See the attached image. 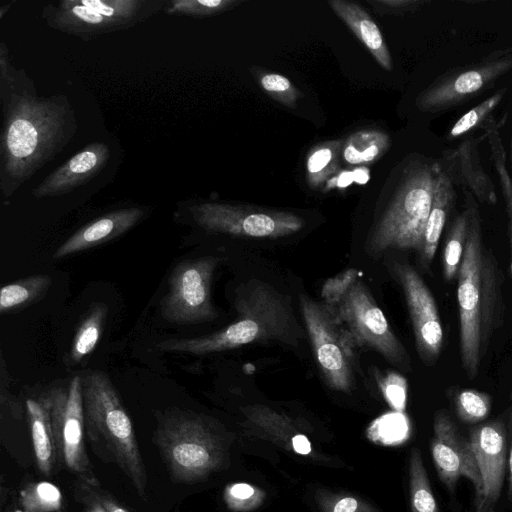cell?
<instances>
[{
  "instance_id": "1",
  "label": "cell",
  "mask_w": 512,
  "mask_h": 512,
  "mask_svg": "<svg viewBox=\"0 0 512 512\" xmlns=\"http://www.w3.org/2000/svg\"><path fill=\"white\" fill-rule=\"evenodd\" d=\"M0 100V189L10 197L67 146L77 123L68 97L39 96L23 69L10 87L0 90Z\"/></svg>"
},
{
  "instance_id": "2",
  "label": "cell",
  "mask_w": 512,
  "mask_h": 512,
  "mask_svg": "<svg viewBox=\"0 0 512 512\" xmlns=\"http://www.w3.org/2000/svg\"><path fill=\"white\" fill-rule=\"evenodd\" d=\"M464 194L469 230L457 274V301L462 368L473 380L493 333L502 324L503 297L498 261L484 244L477 202L469 191Z\"/></svg>"
},
{
  "instance_id": "3",
  "label": "cell",
  "mask_w": 512,
  "mask_h": 512,
  "mask_svg": "<svg viewBox=\"0 0 512 512\" xmlns=\"http://www.w3.org/2000/svg\"><path fill=\"white\" fill-rule=\"evenodd\" d=\"M234 310L235 320L214 333L167 339L156 348L201 356L254 343L278 342L296 347L305 338L289 296L263 280L252 278L237 288Z\"/></svg>"
},
{
  "instance_id": "4",
  "label": "cell",
  "mask_w": 512,
  "mask_h": 512,
  "mask_svg": "<svg viewBox=\"0 0 512 512\" xmlns=\"http://www.w3.org/2000/svg\"><path fill=\"white\" fill-rule=\"evenodd\" d=\"M82 378L85 429L97 453L112 461L145 497L147 474L135 431L119 395L100 370H89Z\"/></svg>"
},
{
  "instance_id": "5",
  "label": "cell",
  "mask_w": 512,
  "mask_h": 512,
  "mask_svg": "<svg viewBox=\"0 0 512 512\" xmlns=\"http://www.w3.org/2000/svg\"><path fill=\"white\" fill-rule=\"evenodd\" d=\"M440 170L435 159L417 156L408 162L392 201L368 238L369 254L391 248L421 252Z\"/></svg>"
},
{
  "instance_id": "6",
  "label": "cell",
  "mask_w": 512,
  "mask_h": 512,
  "mask_svg": "<svg viewBox=\"0 0 512 512\" xmlns=\"http://www.w3.org/2000/svg\"><path fill=\"white\" fill-rule=\"evenodd\" d=\"M155 442L176 483L201 481L222 461L219 438L207 420L191 412L178 411L162 418Z\"/></svg>"
},
{
  "instance_id": "7",
  "label": "cell",
  "mask_w": 512,
  "mask_h": 512,
  "mask_svg": "<svg viewBox=\"0 0 512 512\" xmlns=\"http://www.w3.org/2000/svg\"><path fill=\"white\" fill-rule=\"evenodd\" d=\"M164 0H61L41 13L47 26L84 41L124 31L164 10Z\"/></svg>"
},
{
  "instance_id": "8",
  "label": "cell",
  "mask_w": 512,
  "mask_h": 512,
  "mask_svg": "<svg viewBox=\"0 0 512 512\" xmlns=\"http://www.w3.org/2000/svg\"><path fill=\"white\" fill-rule=\"evenodd\" d=\"M299 302L315 359L326 384L333 390L349 392L359 345L329 306L306 295H300Z\"/></svg>"
},
{
  "instance_id": "9",
  "label": "cell",
  "mask_w": 512,
  "mask_h": 512,
  "mask_svg": "<svg viewBox=\"0 0 512 512\" xmlns=\"http://www.w3.org/2000/svg\"><path fill=\"white\" fill-rule=\"evenodd\" d=\"M45 396L50 408L57 462L75 474L78 480L98 487L99 482L85 450L81 376H75L68 387L53 388Z\"/></svg>"
},
{
  "instance_id": "10",
  "label": "cell",
  "mask_w": 512,
  "mask_h": 512,
  "mask_svg": "<svg viewBox=\"0 0 512 512\" xmlns=\"http://www.w3.org/2000/svg\"><path fill=\"white\" fill-rule=\"evenodd\" d=\"M193 221L208 232L251 238H280L300 231V216L279 210L203 201L189 206Z\"/></svg>"
},
{
  "instance_id": "11",
  "label": "cell",
  "mask_w": 512,
  "mask_h": 512,
  "mask_svg": "<svg viewBox=\"0 0 512 512\" xmlns=\"http://www.w3.org/2000/svg\"><path fill=\"white\" fill-rule=\"evenodd\" d=\"M511 69L512 51H494L476 63L438 77L418 95L416 106L423 112L436 113L462 105L490 89Z\"/></svg>"
},
{
  "instance_id": "12",
  "label": "cell",
  "mask_w": 512,
  "mask_h": 512,
  "mask_svg": "<svg viewBox=\"0 0 512 512\" xmlns=\"http://www.w3.org/2000/svg\"><path fill=\"white\" fill-rule=\"evenodd\" d=\"M330 308L360 348L368 347L390 363L400 368H409V355L405 347L362 281L357 280L342 300Z\"/></svg>"
},
{
  "instance_id": "13",
  "label": "cell",
  "mask_w": 512,
  "mask_h": 512,
  "mask_svg": "<svg viewBox=\"0 0 512 512\" xmlns=\"http://www.w3.org/2000/svg\"><path fill=\"white\" fill-rule=\"evenodd\" d=\"M219 259L201 257L179 263L171 273L161 314L169 322L187 325L218 317L211 298V283Z\"/></svg>"
},
{
  "instance_id": "14",
  "label": "cell",
  "mask_w": 512,
  "mask_h": 512,
  "mask_svg": "<svg viewBox=\"0 0 512 512\" xmlns=\"http://www.w3.org/2000/svg\"><path fill=\"white\" fill-rule=\"evenodd\" d=\"M430 449L440 481L453 494L461 477L474 487L476 510L486 503L481 473L468 438L463 437L457 425L445 410L434 415L433 437Z\"/></svg>"
},
{
  "instance_id": "15",
  "label": "cell",
  "mask_w": 512,
  "mask_h": 512,
  "mask_svg": "<svg viewBox=\"0 0 512 512\" xmlns=\"http://www.w3.org/2000/svg\"><path fill=\"white\" fill-rule=\"evenodd\" d=\"M393 270L405 296L419 357L425 364H432L443 345V328L434 297L411 265L395 263Z\"/></svg>"
},
{
  "instance_id": "16",
  "label": "cell",
  "mask_w": 512,
  "mask_h": 512,
  "mask_svg": "<svg viewBox=\"0 0 512 512\" xmlns=\"http://www.w3.org/2000/svg\"><path fill=\"white\" fill-rule=\"evenodd\" d=\"M468 439L481 473L485 501L495 506L508 465L506 425L500 419L477 424L469 430Z\"/></svg>"
},
{
  "instance_id": "17",
  "label": "cell",
  "mask_w": 512,
  "mask_h": 512,
  "mask_svg": "<svg viewBox=\"0 0 512 512\" xmlns=\"http://www.w3.org/2000/svg\"><path fill=\"white\" fill-rule=\"evenodd\" d=\"M110 156L109 146L105 142L89 143L37 185L32 191L33 196L54 197L73 191L97 176L107 165Z\"/></svg>"
},
{
  "instance_id": "18",
  "label": "cell",
  "mask_w": 512,
  "mask_h": 512,
  "mask_svg": "<svg viewBox=\"0 0 512 512\" xmlns=\"http://www.w3.org/2000/svg\"><path fill=\"white\" fill-rule=\"evenodd\" d=\"M478 141L467 137L456 148L444 151L440 164L454 186L469 191L481 203L493 205L497 202L495 185L482 166Z\"/></svg>"
},
{
  "instance_id": "19",
  "label": "cell",
  "mask_w": 512,
  "mask_h": 512,
  "mask_svg": "<svg viewBox=\"0 0 512 512\" xmlns=\"http://www.w3.org/2000/svg\"><path fill=\"white\" fill-rule=\"evenodd\" d=\"M144 216L145 209L137 206L109 211L73 233L56 249L53 258L61 259L119 237L138 224Z\"/></svg>"
},
{
  "instance_id": "20",
  "label": "cell",
  "mask_w": 512,
  "mask_h": 512,
  "mask_svg": "<svg viewBox=\"0 0 512 512\" xmlns=\"http://www.w3.org/2000/svg\"><path fill=\"white\" fill-rule=\"evenodd\" d=\"M333 12L352 30L366 46L378 64L387 71L393 68L392 59L382 33L371 16L357 3L329 0Z\"/></svg>"
},
{
  "instance_id": "21",
  "label": "cell",
  "mask_w": 512,
  "mask_h": 512,
  "mask_svg": "<svg viewBox=\"0 0 512 512\" xmlns=\"http://www.w3.org/2000/svg\"><path fill=\"white\" fill-rule=\"evenodd\" d=\"M455 198L454 184L441 166L434 189L431 210L425 227L423 247L419 253L421 263L426 268L430 266L434 259L440 237L455 202Z\"/></svg>"
},
{
  "instance_id": "22",
  "label": "cell",
  "mask_w": 512,
  "mask_h": 512,
  "mask_svg": "<svg viewBox=\"0 0 512 512\" xmlns=\"http://www.w3.org/2000/svg\"><path fill=\"white\" fill-rule=\"evenodd\" d=\"M26 411L38 470L46 477L51 476L57 463V454L45 394L37 400L28 399Z\"/></svg>"
},
{
  "instance_id": "23",
  "label": "cell",
  "mask_w": 512,
  "mask_h": 512,
  "mask_svg": "<svg viewBox=\"0 0 512 512\" xmlns=\"http://www.w3.org/2000/svg\"><path fill=\"white\" fill-rule=\"evenodd\" d=\"M389 135L379 129H362L343 140L342 157L350 165H368L380 159L390 148Z\"/></svg>"
},
{
  "instance_id": "24",
  "label": "cell",
  "mask_w": 512,
  "mask_h": 512,
  "mask_svg": "<svg viewBox=\"0 0 512 512\" xmlns=\"http://www.w3.org/2000/svg\"><path fill=\"white\" fill-rule=\"evenodd\" d=\"M343 140H329L313 146L306 159V179L313 189L322 187L339 170Z\"/></svg>"
},
{
  "instance_id": "25",
  "label": "cell",
  "mask_w": 512,
  "mask_h": 512,
  "mask_svg": "<svg viewBox=\"0 0 512 512\" xmlns=\"http://www.w3.org/2000/svg\"><path fill=\"white\" fill-rule=\"evenodd\" d=\"M107 314L108 306L104 303H94L90 307L73 338L70 350L71 362H80L94 350L103 333Z\"/></svg>"
},
{
  "instance_id": "26",
  "label": "cell",
  "mask_w": 512,
  "mask_h": 512,
  "mask_svg": "<svg viewBox=\"0 0 512 512\" xmlns=\"http://www.w3.org/2000/svg\"><path fill=\"white\" fill-rule=\"evenodd\" d=\"M51 284L49 275L39 274L3 286L0 290V312L4 314L36 301Z\"/></svg>"
},
{
  "instance_id": "27",
  "label": "cell",
  "mask_w": 512,
  "mask_h": 512,
  "mask_svg": "<svg viewBox=\"0 0 512 512\" xmlns=\"http://www.w3.org/2000/svg\"><path fill=\"white\" fill-rule=\"evenodd\" d=\"M409 493L412 512H440L419 449L409 459Z\"/></svg>"
},
{
  "instance_id": "28",
  "label": "cell",
  "mask_w": 512,
  "mask_h": 512,
  "mask_svg": "<svg viewBox=\"0 0 512 512\" xmlns=\"http://www.w3.org/2000/svg\"><path fill=\"white\" fill-rule=\"evenodd\" d=\"M469 230V209H465L454 219L446 237L443 250V274L446 281L457 277L463 257Z\"/></svg>"
},
{
  "instance_id": "29",
  "label": "cell",
  "mask_w": 512,
  "mask_h": 512,
  "mask_svg": "<svg viewBox=\"0 0 512 512\" xmlns=\"http://www.w3.org/2000/svg\"><path fill=\"white\" fill-rule=\"evenodd\" d=\"M19 502L22 512H65L60 489L47 481L28 483Z\"/></svg>"
},
{
  "instance_id": "30",
  "label": "cell",
  "mask_w": 512,
  "mask_h": 512,
  "mask_svg": "<svg viewBox=\"0 0 512 512\" xmlns=\"http://www.w3.org/2000/svg\"><path fill=\"white\" fill-rule=\"evenodd\" d=\"M506 91L507 88L497 90L490 97L461 116L451 127L447 138L456 139L460 136L468 135L476 129H482L488 120L493 117V111L504 98Z\"/></svg>"
},
{
  "instance_id": "31",
  "label": "cell",
  "mask_w": 512,
  "mask_h": 512,
  "mask_svg": "<svg viewBox=\"0 0 512 512\" xmlns=\"http://www.w3.org/2000/svg\"><path fill=\"white\" fill-rule=\"evenodd\" d=\"M499 124L494 116L483 126L488 138L491 157L495 165L507 212L512 211V180L506 167V155L499 133Z\"/></svg>"
},
{
  "instance_id": "32",
  "label": "cell",
  "mask_w": 512,
  "mask_h": 512,
  "mask_svg": "<svg viewBox=\"0 0 512 512\" xmlns=\"http://www.w3.org/2000/svg\"><path fill=\"white\" fill-rule=\"evenodd\" d=\"M454 406L456 414L462 422L477 424L488 417L492 399L488 393L464 389L455 394Z\"/></svg>"
},
{
  "instance_id": "33",
  "label": "cell",
  "mask_w": 512,
  "mask_h": 512,
  "mask_svg": "<svg viewBox=\"0 0 512 512\" xmlns=\"http://www.w3.org/2000/svg\"><path fill=\"white\" fill-rule=\"evenodd\" d=\"M239 0H172L167 1L164 12L192 18L218 15L239 5Z\"/></svg>"
},
{
  "instance_id": "34",
  "label": "cell",
  "mask_w": 512,
  "mask_h": 512,
  "mask_svg": "<svg viewBox=\"0 0 512 512\" xmlns=\"http://www.w3.org/2000/svg\"><path fill=\"white\" fill-rule=\"evenodd\" d=\"M259 83L271 98L288 107L296 106L300 91L287 77L277 73H263L259 77Z\"/></svg>"
},
{
  "instance_id": "35",
  "label": "cell",
  "mask_w": 512,
  "mask_h": 512,
  "mask_svg": "<svg viewBox=\"0 0 512 512\" xmlns=\"http://www.w3.org/2000/svg\"><path fill=\"white\" fill-rule=\"evenodd\" d=\"M401 415H386L375 421L369 429V437L382 444H395L404 438L407 427Z\"/></svg>"
},
{
  "instance_id": "36",
  "label": "cell",
  "mask_w": 512,
  "mask_h": 512,
  "mask_svg": "<svg viewBox=\"0 0 512 512\" xmlns=\"http://www.w3.org/2000/svg\"><path fill=\"white\" fill-rule=\"evenodd\" d=\"M358 271L349 268L326 280L321 289L323 303L329 307L338 304L358 280Z\"/></svg>"
},
{
  "instance_id": "37",
  "label": "cell",
  "mask_w": 512,
  "mask_h": 512,
  "mask_svg": "<svg viewBox=\"0 0 512 512\" xmlns=\"http://www.w3.org/2000/svg\"><path fill=\"white\" fill-rule=\"evenodd\" d=\"M384 397L397 412H403L406 406L407 383L397 373H389L381 382Z\"/></svg>"
},
{
  "instance_id": "38",
  "label": "cell",
  "mask_w": 512,
  "mask_h": 512,
  "mask_svg": "<svg viewBox=\"0 0 512 512\" xmlns=\"http://www.w3.org/2000/svg\"><path fill=\"white\" fill-rule=\"evenodd\" d=\"M373 9L382 14H405L418 10L423 0H368Z\"/></svg>"
},
{
  "instance_id": "39",
  "label": "cell",
  "mask_w": 512,
  "mask_h": 512,
  "mask_svg": "<svg viewBox=\"0 0 512 512\" xmlns=\"http://www.w3.org/2000/svg\"><path fill=\"white\" fill-rule=\"evenodd\" d=\"M255 495V489L246 483L233 484L226 488L224 499L233 510H241L246 506L248 499Z\"/></svg>"
},
{
  "instance_id": "40",
  "label": "cell",
  "mask_w": 512,
  "mask_h": 512,
  "mask_svg": "<svg viewBox=\"0 0 512 512\" xmlns=\"http://www.w3.org/2000/svg\"><path fill=\"white\" fill-rule=\"evenodd\" d=\"M80 487L82 488L81 502L83 503L84 512H106L91 486L80 481Z\"/></svg>"
},
{
  "instance_id": "41",
  "label": "cell",
  "mask_w": 512,
  "mask_h": 512,
  "mask_svg": "<svg viewBox=\"0 0 512 512\" xmlns=\"http://www.w3.org/2000/svg\"><path fill=\"white\" fill-rule=\"evenodd\" d=\"M363 507L357 499L347 496L337 500L331 512H360Z\"/></svg>"
},
{
  "instance_id": "42",
  "label": "cell",
  "mask_w": 512,
  "mask_h": 512,
  "mask_svg": "<svg viewBox=\"0 0 512 512\" xmlns=\"http://www.w3.org/2000/svg\"><path fill=\"white\" fill-rule=\"evenodd\" d=\"M95 495L102 505V507L106 510V512H129L124 507H122L118 502H116L110 495L97 491L96 487H92Z\"/></svg>"
},
{
  "instance_id": "43",
  "label": "cell",
  "mask_w": 512,
  "mask_h": 512,
  "mask_svg": "<svg viewBox=\"0 0 512 512\" xmlns=\"http://www.w3.org/2000/svg\"><path fill=\"white\" fill-rule=\"evenodd\" d=\"M293 449L302 455H307L311 451V445L309 440L301 434H298L292 438Z\"/></svg>"
},
{
  "instance_id": "44",
  "label": "cell",
  "mask_w": 512,
  "mask_h": 512,
  "mask_svg": "<svg viewBox=\"0 0 512 512\" xmlns=\"http://www.w3.org/2000/svg\"><path fill=\"white\" fill-rule=\"evenodd\" d=\"M509 425L511 432V443L508 452V489L507 496L510 502H512V406L509 413Z\"/></svg>"
},
{
  "instance_id": "45",
  "label": "cell",
  "mask_w": 512,
  "mask_h": 512,
  "mask_svg": "<svg viewBox=\"0 0 512 512\" xmlns=\"http://www.w3.org/2000/svg\"><path fill=\"white\" fill-rule=\"evenodd\" d=\"M12 3L13 2L6 3L0 7V19H2L5 16V14L10 10Z\"/></svg>"
},
{
  "instance_id": "46",
  "label": "cell",
  "mask_w": 512,
  "mask_h": 512,
  "mask_svg": "<svg viewBox=\"0 0 512 512\" xmlns=\"http://www.w3.org/2000/svg\"><path fill=\"white\" fill-rule=\"evenodd\" d=\"M476 512H494V505L485 503V505L480 510H476Z\"/></svg>"
},
{
  "instance_id": "47",
  "label": "cell",
  "mask_w": 512,
  "mask_h": 512,
  "mask_svg": "<svg viewBox=\"0 0 512 512\" xmlns=\"http://www.w3.org/2000/svg\"><path fill=\"white\" fill-rule=\"evenodd\" d=\"M510 158H511V161H512V139H511V145H510Z\"/></svg>"
},
{
  "instance_id": "48",
  "label": "cell",
  "mask_w": 512,
  "mask_h": 512,
  "mask_svg": "<svg viewBox=\"0 0 512 512\" xmlns=\"http://www.w3.org/2000/svg\"><path fill=\"white\" fill-rule=\"evenodd\" d=\"M7 512H12V511H10V510H9V511H7Z\"/></svg>"
}]
</instances>
